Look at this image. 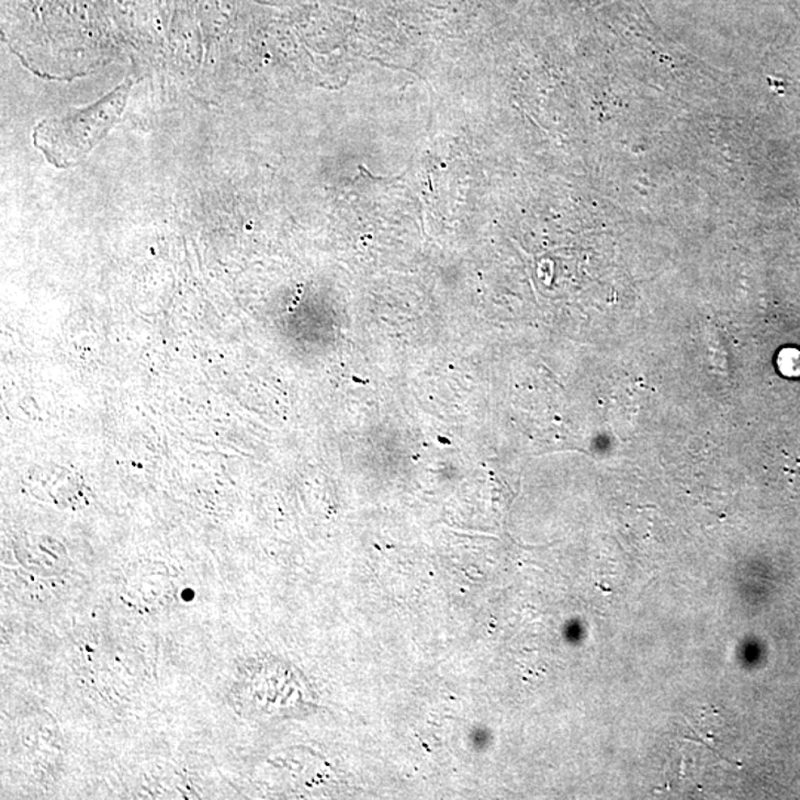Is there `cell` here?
I'll list each match as a JSON object with an SVG mask.
<instances>
[{
  "instance_id": "1",
  "label": "cell",
  "mask_w": 800,
  "mask_h": 800,
  "mask_svg": "<svg viewBox=\"0 0 800 800\" xmlns=\"http://www.w3.org/2000/svg\"><path fill=\"white\" fill-rule=\"evenodd\" d=\"M131 87L133 79L95 104L41 122L33 134L35 146L55 167L69 168L80 162L116 124L128 101Z\"/></svg>"
}]
</instances>
